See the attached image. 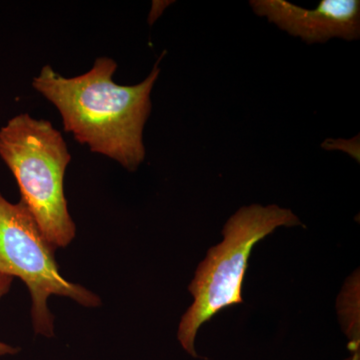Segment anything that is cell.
<instances>
[{
  "instance_id": "6da1fadb",
  "label": "cell",
  "mask_w": 360,
  "mask_h": 360,
  "mask_svg": "<svg viewBox=\"0 0 360 360\" xmlns=\"http://www.w3.org/2000/svg\"><path fill=\"white\" fill-rule=\"evenodd\" d=\"M116 68L112 58H101L84 75L65 77L45 65L32 86L56 106L75 141L135 172L146 158L142 135L160 68L156 63L143 82L127 86L113 82Z\"/></svg>"
},
{
  "instance_id": "3957f363",
  "label": "cell",
  "mask_w": 360,
  "mask_h": 360,
  "mask_svg": "<svg viewBox=\"0 0 360 360\" xmlns=\"http://www.w3.org/2000/svg\"><path fill=\"white\" fill-rule=\"evenodd\" d=\"M302 225L288 208L251 205L232 214L222 229L221 243L208 250L188 286L193 303L179 322L177 338L194 359L198 330L222 309L243 303V285L253 248L279 227Z\"/></svg>"
},
{
  "instance_id": "8992f818",
  "label": "cell",
  "mask_w": 360,
  "mask_h": 360,
  "mask_svg": "<svg viewBox=\"0 0 360 360\" xmlns=\"http://www.w3.org/2000/svg\"><path fill=\"white\" fill-rule=\"evenodd\" d=\"M359 276L352 277L348 281V284L343 288L342 292L340 296V317L341 323L349 340V349L352 354L360 352V340H359Z\"/></svg>"
},
{
  "instance_id": "5b68a950",
  "label": "cell",
  "mask_w": 360,
  "mask_h": 360,
  "mask_svg": "<svg viewBox=\"0 0 360 360\" xmlns=\"http://www.w3.org/2000/svg\"><path fill=\"white\" fill-rule=\"evenodd\" d=\"M250 6L257 15L265 16L309 44H324L333 37H359V0H321L315 9H305L285 0H253Z\"/></svg>"
},
{
  "instance_id": "ba28073f",
  "label": "cell",
  "mask_w": 360,
  "mask_h": 360,
  "mask_svg": "<svg viewBox=\"0 0 360 360\" xmlns=\"http://www.w3.org/2000/svg\"><path fill=\"white\" fill-rule=\"evenodd\" d=\"M345 360H360V352H355V354H352V356Z\"/></svg>"
},
{
  "instance_id": "277c9868",
  "label": "cell",
  "mask_w": 360,
  "mask_h": 360,
  "mask_svg": "<svg viewBox=\"0 0 360 360\" xmlns=\"http://www.w3.org/2000/svg\"><path fill=\"white\" fill-rule=\"evenodd\" d=\"M54 251L25 203L9 202L0 193V272L18 277L27 286L33 329L46 338L54 335L49 296L70 297L85 307L101 304L98 296L61 276Z\"/></svg>"
},
{
  "instance_id": "52a82bcc",
  "label": "cell",
  "mask_w": 360,
  "mask_h": 360,
  "mask_svg": "<svg viewBox=\"0 0 360 360\" xmlns=\"http://www.w3.org/2000/svg\"><path fill=\"white\" fill-rule=\"evenodd\" d=\"M13 281V276L0 272V298L8 293ZM18 352H20V348L11 347V345L0 341V355L16 354Z\"/></svg>"
},
{
  "instance_id": "7a4b0ae2",
  "label": "cell",
  "mask_w": 360,
  "mask_h": 360,
  "mask_svg": "<svg viewBox=\"0 0 360 360\" xmlns=\"http://www.w3.org/2000/svg\"><path fill=\"white\" fill-rule=\"evenodd\" d=\"M0 158L45 239L56 250L70 245L77 226L63 186L71 155L63 134L47 120L28 113L14 116L0 129Z\"/></svg>"
}]
</instances>
